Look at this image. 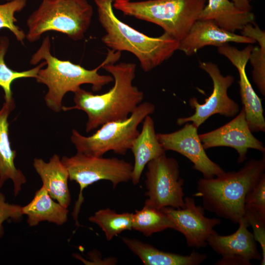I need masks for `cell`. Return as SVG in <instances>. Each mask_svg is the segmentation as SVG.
Returning <instances> with one entry per match:
<instances>
[{"mask_svg": "<svg viewBox=\"0 0 265 265\" xmlns=\"http://www.w3.org/2000/svg\"><path fill=\"white\" fill-rule=\"evenodd\" d=\"M115 62L108 61L102 67L113 78L114 85L108 91L95 95L80 87L74 92L75 105L62 106L64 111L76 109L86 113L87 132L107 122L127 119L143 99V92L132 84L136 64Z\"/></svg>", "mask_w": 265, "mask_h": 265, "instance_id": "cell-1", "label": "cell"}, {"mask_svg": "<svg viewBox=\"0 0 265 265\" xmlns=\"http://www.w3.org/2000/svg\"><path fill=\"white\" fill-rule=\"evenodd\" d=\"M49 36L45 38L37 51L32 55L30 63L35 65L44 60L47 67L40 69L35 78L38 82L46 85L48 91L45 96L47 106L55 112L62 110V101L68 92H74L83 84H90L94 92L113 81L110 75H101L99 70L107 62H116L121 52L108 49L104 61L97 68L88 70L69 60H60L51 54Z\"/></svg>", "mask_w": 265, "mask_h": 265, "instance_id": "cell-2", "label": "cell"}, {"mask_svg": "<svg viewBox=\"0 0 265 265\" xmlns=\"http://www.w3.org/2000/svg\"><path fill=\"white\" fill-rule=\"evenodd\" d=\"M114 0H94L99 21L106 31L102 41L109 49L132 53L145 72L160 65L178 50L179 41L168 34L150 37L120 20L114 13Z\"/></svg>", "mask_w": 265, "mask_h": 265, "instance_id": "cell-3", "label": "cell"}, {"mask_svg": "<svg viewBox=\"0 0 265 265\" xmlns=\"http://www.w3.org/2000/svg\"><path fill=\"white\" fill-rule=\"evenodd\" d=\"M265 170L264 153L262 159L249 160L238 171L199 179L194 196L202 198L205 210L238 224L244 216L245 197L265 175Z\"/></svg>", "mask_w": 265, "mask_h": 265, "instance_id": "cell-4", "label": "cell"}, {"mask_svg": "<svg viewBox=\"0 0 265 265\" xmlns=\"http://www.w3.org/2000/svg\"><path fill=\"white\" fill-rule=\"evenodd\" d=\"M207 0H114L113 7L125 15L154 23L178 41L198 20Z\"/></svg>", "mask_w": 265, "mask_h": 265, "instance_id": "cell-5", "label": "cell"}, {"mask_svg": "<svg viewBox=\"0 0 265 265\" xmlns=\"http://www.w3.org/2000/svg\"><path fill=\"white\" fill-rule=\"evenodd\" d=\"M93 14L87 0H43L27 21L26 37L32 42L44 32L53 30L74 40H81L90 26Z\"/></svg>", "mask_w": 265, "mask_h": 265, "instance_id": "cell-6", "label": "cell"}, {"mask_svg": "<svg viewBox=\"0 0 265 265\" xmlns=\"http://www.w3.org/2000/svg\"><path fill=\"white\" fill-rule=\"evenodd\" d=\"M155 110L153 104L141 103L127 119L107 122L92 135L85 136L73 129L71 141L77 152L87 156L103 157L110 151L125 155L139 133V125Z\"/></svg>", "mask_w": 265, "mask_h": 265, "instance_id": "cell-7", "label": "cell"}, {"mask_svg": "<svg viewBox=\"0 0 265 265\" xmlns=\"http://www.w3.org/2000/svg\"><path fill=\"white\" fill-rule=\"evenodd\" d=\"M61 160L69 174V180L80 186V192L72 216L76 224L79 226L78 215L84 201L82 192L84 188L101 180L110 181L114 188L121 183L131 180L133 165L116 158L87 156L77 152L72 157L63 156Z\"/></svg>", "mask_w": 265, "mask_h": 265, "instance_id": "cell-8", "label": "cell"}, {"mask_svg": "<svg viewBox=\"0 0 265 265\" xmlns=\"http://www.w3.org/2000/svg\"><path fill=\"white\" fill-rule=\"evenodd\" d=\"M145 173L147 199L144 206L157 210L165 207L185 208L184 181L180 177L179 165L165 153L150 161Z\"/></svg>", "mask_w": 265, "mask_h": 265, "instance_id": "cell-9", "label": "cell"}, {"mask_svg": "<svg viewBox=\"0 0 265 265\" xmlns=\"http://www.w3.org/2000/svg\"><path fill=\"white\" fill-rule=\"evenodd\" d=\"M199 67L211 78L212 92L203 104L199 103L196 98H191L188 103L195 109V112L190 116L178 118L176 123L178 125L192 122L198 129L212 115L219 114L226 117H233L239 111L238 104L228 95V89L234 81V77L231 75L223 76L217 65L211 62L200 61Z\"/></svg>", "mask_w": 265, "mask_h": 265, "instance_id": "cell-10", "label": "cell"}, {"mask_svg": "<svg viewBox=\"0 0 265 265\" xmlns=\"http://www.w3.org/2000/svg\"><path fill=\"white\" fill-rule=\"evenodd\" d=\"M197 130L192 123H186L177 131L157 133V136L165 151H173L187 158L193 163V168L201 173L203 178L211 179L222 174L225 171L206 154Z\"/></svg>", "mask_w": 265, "mask_h": 265, "instance_id": "cell-11", "label": "cell"}, {"mask_svg": "<svg viewBox=\"0 0 265 265\" xmlns=\"http://www.w3.org/2000/svg\"><path fill=\"white\" fill-rule=\"evenodd\" d=\"M184 201V208L165 207L160 210L173 223L175 230L184 236L188 246L196 249L205 247L209 237L215 232L214 227L220 224L221 220L205 216V209L196 205L193 198L185 197Z\"/></svg>", "mask_w": 265, "mask_h": 265, "instance_id": "cell-12", "label": "cell"}, {"mask_svg": "<svg viewBox=\"0 0 265 265\" xmlns=\"http://www.w3.org/2000/svg\"><path fill=\"white\" fill-rule=\"evenodd\" d=\"M238 224V230L231 235L222 236L215 232L208 238L207 244L222 257L215 265H250L251 260H262L257 241L248 230L249 225L246 220L243 217Z\"/></svg>", "mask_w": 265, "mask_h": 265, "instance_id": "cell-13", "label": "cell"}, {"mask_svg": "<svg viewBox=\"0 0 265 265\" xmlns=\"http://www.w3.org/2000/svg\"><path fill=\"white\" fill-rule=\"evenodd\" d=\"M199 136L205 149L219 146L234 149L238 155V163L246 160L249 149L265 152L263 143L253 135L249 129L243 107L229 122Z\"/></svg>", "mask_w": 265, "mask_h": 265, "instance_id": "cell-14", "label": "cell"}, {"mask_svg": "<svg viewBox=\"0 0 265 265\" xmlns=\"http://www.w3.org/2000/svg\"><path fill=\"white\" fill-rule=\"evenodd\" d=\"M230 42L252 44L256 42L251 38L225 30L212 20H198L179 41L178 50L189 56L204 47H218Z\"/></svg>", "mask_w": 265, "mask_h": 265, "instance_id": "cell-15", "label": "cell"}, {"mask_svg": "<svg viewBox=\"0 0 265 265\" xmlns=\"http://www.w3.org/2000/svg\"><path fill=\"white\" fill-rule=\"evenodd\" d=\"M14 98L5 101L0 109V190L10 180L13 183L14 196H17L27 181L23 172L17 168L14 160L16 151L12 150L8 136V117L14 109Z\"/></svg>", "mask_w": 265, "mask_h": 265, "instance_id": "cell-16", "label": "cell"}, {"mask_svg": "<svg viewBox=\"0 0 265 265\" xmlns=\"http://www.w3.org/2000/svg\"><path fill=\"white\" fill-rule=\"evenodd\" d=\"M33 166L51 197L68 208L71 201L68 186L69 174L59 156L53 155L49 162L35 158Z\"/></svg>", "mask_w": 265, "mask_h": 265, "instance_id": "cell-17", "label": "cell"}, {"mask_svg": "<svg viewBox=\"0 0 265 265\" xmlns=\"http://www.w3.org/2000/svg\"><path fill=\"white\" fill-rule=\"evenodd\" d=\"M142 122L141 131L133 141L130 148L134 158L131 180L134 185L139 183L147 163L165 153L157 138L153 119L147 115Z\"/></svg>", "mask_w": 265, "mask_h": 265, "instance_id": "cell-18", "label": "cell"}, {"mask_svg": "<svg viewBox=\"0 0 265 265\" xmlns=\"http://www.w3.org/2000/svg\"><path fill=\"white\" fill-rule=\"evenodd\" d=\"M207 1L198 20H212L221 28L233 33L241 30L248 24L255 23V16L253 12L238 8L229 0Z\"/></svg>", "mask_w": 265, "mask_h": 265, "instance_id": "cell-19", "label": "cell"}, {"mask_svg": "<svg viewBox=\"0 0 265 265\" xmlns=\"http://www.w3.org/2000/svg\"><path fill=\"white\" fill-rule=\"evenodd\" d=\"M122 239L145 265H199L207 258L195 250L188 255H182L159 250L135 238L123 237Z\"/></svg>", "mask_w": 265, "mask_h": 265, "instance_id": "cell-20", "label": "cell"}, {"mask_svg": "<svg viewBox=\"0 0 265 265\" xmlns=\"http://www.w3.org/2000/svg\"><path fill=\"white\" fill-rule=\"evenodd\" d=\"M22 214L27 216V223L30 227L42 221L62 225L67 220L68 208L55 202L43 186L37 190L32 200L22 206Z\"/></svg>", "mask_w": 265, "mask_h": 265, "instance_id": "cell-21", "label": "cell"}, {"mask_svg": "<svg viewBox=\"0 0 265 265\" xmlns=\"http://www.w3.org/2000/svg\"><path fill=\"white\" fill-rule=\"evenodd\" d=\"M247 60L238 58L233 62L239 74V94L245 113V118L251 131L265 132V120L261 99L251 85L246 73Z\"/></svg>", "mask_w": 265, "mask_h": 265, "instance_id": "cell-22", "label": "cell"}, {"mask_svg": "<svg viewBox=\"0 0 265 265\" xmlns=\"http://www.w3.org/2000/svg\"><path fill=\"white\" fill-rule=\"evenodd\" d=\"M241 35L257 42L259 46L253 47L249 60L253 67L252 78L262 95H265V31L255 23L246 25Z\"/></svg>", "mask_w": 265, "mask_h": 265, "instance_id": "cell-23", "label": "cell"}, {"mask_svg": "<svg viewBox=\"0 0 265 265\" xmlns=\"http://www.w3.org/2000/svg\"><path fill=\"white\" fill-rule=\"evenodd\" d=\"M175 230L169 218L160 210L144 206L133 213L132 229L142 233L146 237L161 232L166 229Z\"/></svg>", "mask_w": 265, "mask_h": 265, "instance_id": "cell-24", "label": "cell"}, {"mask_svg": "<svg viewBox=\"0 0 265 265\" xmlns=\"http://www.w3.org/2000/svg\"><path fill=\"white\" fill-rule=\"evenodd\" d=\"M133 213H118L109 208L96 212L88 218L89 221L97 224L103 231L107 240L125 230H132Z\"/></svg>", "mask_w": 265, "mask_h": 265, "instance_id": "cell-25", "label": "cell"}, {"mask_svg": "<svg viewBox=\"0 0 265 265\" xmlns=\"http://www.w3.org/2000/svg\"><path fill=\"white\" fill-rule=\"evenodd\" d=\"M8 44L9 41L6 37L0 38V86L4 90L5 101H9L13 98L11 85L14 80L24 78H35L39 70L46 64L44 61L30 70L22 72L11 69L7 66L4 60Z\"/></svg>", "mask_w": 265, "mask_h": 265, "instance_id": "cell-26", "label": "cell"}, {"mask_svg": "<svg viewBox=\"0 0 265 265\" xmlns=\"http://www.w3.org/2000/svg\"><path fill=\"white\" fill-rule=\"evenodd\" d=\"M26 3V0H12L0 4V29L3 27L8 28L15 35L17 40L21 43L23 42L26 35L23 30L14 24L17 21L14 14L21 11Z\"/></svg>", "mask_w": 265, "mask_h": 265, "instance_id": "cell-27", "label": "cell"}, {"mask_svg": "<svg viewBox=\"0 0 265 265\" xmlns=\"http://www.w3.org/2000/svg\"><path fill=\"white\" fill-rule=\"evenodd\" d=\"M245 208L244 217L248 225L252 228L255 240L259 242L262 249L261 265H265V217L262 216L256 211Z\"/></svg>", "mask_w": 265, "mask_h": 265, "instance_id": "cell-28", "label": "cell"}, {"mask_svg": "<svg viewBox=\"0 0 265 265\" xmlns=\"http://www.w3.org/2000/svg\"><path fill=\"white\" fill-rule=\"evenodd\" d=\"M244 205L265 217V175L246 195Z\"/></svg>", "mask_w": 265, "mask_h": 265, "instance_id": "cell-29", "label": "cell"}, {"mask_svg": "<svg viewBox=\"0 0 265 265\" xmlns=\"http://www.w3.org/2000/svg\"><path fill=\"white\" fill-rule=\"evenodd\" d=\"M22 206L10 204L6 201L4 194L0 191V238L3 233V222L8 219L18 220L23 215Z\"/></svg>", "mask_w": 265, "mask_h": 265, "instance_id": "cell-30", "label": "cell"}, {"mask_svg": "<svg viewBox=\"0 0 265 265\" xmlns=\"http://www.w3.org/2000/svg\"><path fill=\"white\" fill-rule=\"evenodd\" d=\"M235 5L238 9L246 11H251L252 6L248 0H231Z\"/></svg>", "mask_w": 265, "mask_h": 265, "instance_id": "cell-31", "label": "cell"}, {"mask_svg": "<svg viewBox=\"0 0 265 265\" xmlns=\"http://www.w3.org/2000/svg\"></svg>", "mask_w": 265, "mask_h": 265, "instance_id": "cell-32", "label": "cell"}]
</instances>
